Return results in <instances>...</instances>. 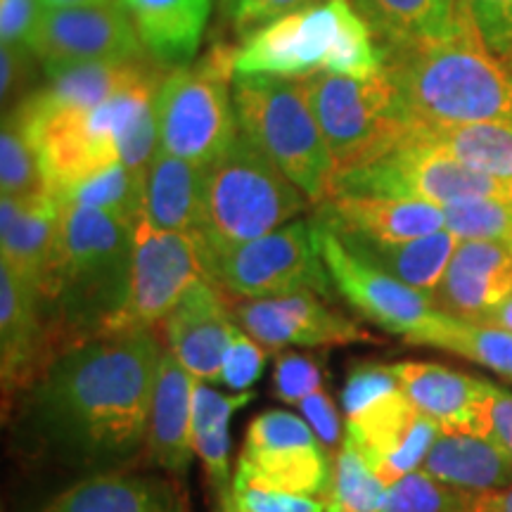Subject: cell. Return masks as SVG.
I'll return each mask as SVG.
<instances>
[{
    "label": "cell",
    "mask_w": 512,
    "mask_h": 512,
    "mask_svg": "<svg viewBox=\"0 0 512 512\" xmlns=\"http://www.w3.org/2000/svg\"><path fill=\"white\" fill-rule=\"evenodd\" d=\"M164 349L152 328L60 349L31 382V430L67 463L98 475L119 472L147 446Z\"/></svg>",
    "instance_id": "6da1fadb"
},
{
    "label": "cell",
    "mask_w": 512,
    "mask_h": 512,
    "mask_svg": "<svg viewBox=\"0 0 512 512\" xmlns=\"http://www.w3.org/2000/svg\"><path fill=\"white\" fill-rule=\"evenodd\" d=\"M413 126H512V72L484 46L463 0L456 27L382 50Z\"/></svg>",
    "instance_id": "7a4b0ae2"
},
{
    "label": "cell",
    "mask_w": 512,
    "mask_h": 512,
    "mask_svg": "<svg viewBox=\"0 0 512 512\" xmlns=\"http://www.w3.org/2000/svg\"><path fill=\"white\" fill-rule=\"evenodd\" d=\"M133 252L136 223L62 204L60 254L43 302L55 339L69 347L112 332L131 297Z\"/></svg>",
    "instance_id": "3957f363"
},
{
    "label": "cell",
    "mask_w": 512,
    "mask_h": 512,
    "mask_svg": "<svg viewBox=\"0 0 512 512\" xmlns=\"http://www.w3.org/2000/svg\"><path fill=\"white\" fill-rule=\"evenodd\" d=\"M382 50L351 0H325L275 19L235 46V74L309 79L380 72Z\"/></svg>",
    "instance_id": "277c9868"
},
{
    "label": "cell",
    "mask_w": 512,
    "mask_h": 512,
    "mask_svg": "<svg viewBox=\"0 0 512 512\" xmlns=\"http://www.w3.org/2000/svg\"><path fill=\"white\" fill-rule=\"evenodd\" d=\"M311 200L245 133L204 169L202 242L207 249L256 240L297 219Z\"/></svg>",
    "instance_id": "5b68a950"
},
{
    "label": "cell",
    "mask_w": 512,
    "mask_h": 512,
    "mask_svg": "<svg viewBox=\"0 0 512 512\" xmlns=\"http://www.w3.org/2000/svg\"><path fill=\"white\" fill-rule=\"evenodd\" d=\"M233 100L240 131L278 166L311 204L330 197L335 162L302 79L235 74Z\"/></svg>",
    "instance_id": "8992f818"
},
{
    "label": "cell",
    "mask_w": 512,
    "mask_h": 512,
    "mask_svg": "<svg viewBox=\"0 0 512 512\" xmlns=\"http://www.w3.org/2000/svg\"><path fill=\"white\" fill-rule=\"evenodd\" d=\"M235 48L216 43L200 62L169 69L157 95L159 147L209 166L240 136L233 100Z\"/></svg>",
    "instance_id": "52a82bcc"
},
{
    "label": "cell",
    "mask_w": 512,
    "mask_h": 512,
    "mask_svg": "<svg viewBox=\"0 0 512 512\" xmlns=\"http://www.w3.org/2000/svg\"><path fill=\"white\" fill-rule=\"evenodd\" d=\"M330 197H387L448 207L477 197L512 200V181L472 169L448 155L444 147L408 131L384 155L337 171Z\"/></svg>",
    "instance_id": "ba28073f"
},
{
    "label": "cell",
    "mask_w": 512,
    "mask_h": 512,
    "mask_svg": "<svg viewBox=\"0 0 512 512\" xmlns=\"http://www.w3.org/2000/svg\"><path fill=\"white\" fill-rule=\"evenodd\" d=\"M302 81L335 174L384 155L411 131L406 102L384 67L373 74H313Z\"/></svg>",
    "instance_id": "9c48e42d"
},
{
    "label": "cell",
    "mask_w": 512,
    "mask_h": 512,
    "mask_svg": "<svg viewBox=\"0 0 512 512\" xmlns=\"http://www.w3.org/2000/svg\"><path fill=\"white\" fill-rule=\"evenodd\" d=\"M202 252L209 278L233 297L268 299L311 292L330 302L337 294L313 221H290L261 238L221 249H207L202 242Z\"/></svg>",
    "instance_id": "30bf717a"
},
{
    "label": "cell",
    "mask_w": 512,
    "mask_h": 512,
    "mask_svg": "<svg viewBox=\"0 0 512 512\" xmlns=\"http://www.w3.org/2000/svg\"><path fill=\"white\" fill-rule=\"evenodd\" d=\"M233 479L328 501L335 482L330 448L294 413L268 411L249 425Z\"/></svg>",
    "instance_id": "8fae6325"
},
{
    "label": "cell",
    "mask_w": 512,
    "mask_h": 512,
    "mask_svg": "<svg viewBox=\"0 0 512 512\" xmlns=\"http://www.w3.org/2000/svg\"><path fill=\"white\" fill-rule=\"evenodd\" d=\"M209 278L197 233L157 230L140 216L136 223L131 297L112 332L155 328L197 280ZM211 280V278H209Z\"/></svg>",
    "instance_id": "7c38bea8"
},
{
    "label": "cell",
    "mask_w": 512,
    "mask_h": 512,
    "mask_svg": "<svg viewBox=\"0 0 512 512\" xmlns=\"http://www.w3.org/2000/svg\"><path fill=\"white\" fill-rule=\"evenodd\" d=\"M316 228L320 254H323L337 294L377 328L406 337L437 309L432 292L415 290V287L401 283L377 266L351 254L332 230L320 223H316Z\"/></svg>",
    "instance_id": "4fadbf2b"
},
{
    "label": "cell",
    "mask_w": 512,
    "mask_h": 512,
    "mask_svg": "<svg viewBox=\"0 0 512 512\" xmlns=\"http://www.w3.org/2000/svg\"><path fill=\"white\" fill-rule=\"evenodd\" d=\"M235 323L264 349L332 347V344L375 342L366 328L330 309L323 297L311 292L287 297L242 299L230 306Z\"/></svg>",
    "instance_id": "5bb4252c"
},
{
    "label": "cell",
    "mask_w": 512,
    "mask_h": 512,
    "mask_svg": "<svg viewBox=\"0 0 512 512\" xmlns=\"http://www.w3.org/2000/svg\"><path fill=\"white\" fill-rule=\"evenodd\" d=\"M31 53L46 62L147 60L124 3L43 10Z\"/></svg>",
    "instance_id": "9a60e30c"
},
{
    "label": "cell",
    "mask_w": 512,
    "mask_h": 512,
    "mask_svg": "<svg viewBox=\"0 0 512 512\" xmlns=\"http://www.w3.org/2000/svg\"><path fill=\"white\" fill-rule=\"evenodd\" d=\"M344 437L351 439L375 475L389 486L420 470L427 451L439 437V425L396 389L363 413L347 418Z\"/></svg>",
    "instance_id": "2e32d148"
},
{
    "label": "cell",
    "mask_w": 512,
    "mask_h": 512,
    "mask_svg": "<svg viewBox=\"0 0 512 512\" xmlns=\"http://www.w3.org/2000/svg\"><path fill=\"white\" fill-rule=\"evenodd\" d=\"M238 328L221 287L197 280L164 318L166 349L197 382H221L223 356Z\"/></svg>",
    "instance_id": "e0dca14e"
},
{
    "label": "cell",
    "mask_w": 512,
    "mask_h": 512,
    "mask_svg": "<svg viewBox=\"0 0 512 512\" xmlns=\"http://www.w3.org/2000/svg\"><path fill=\"white\" fill-rule=\"evenodd\" d=\"M389 370L415 408L437 422L439 432L489 437L494 384L437 363L406 361Z\"/></svg>",
    "instance_id": "ac0fdd59"
},
{
    "label": "cell",
    "mask_w": 512,
    "mask_h": 512,
    "mask_svg": "<svg viewBox=\"0 0 512 512\" xmlns=\"http://www.w3.org/2000/svg\"><path fill=\"white\" fill-rule=\"evenodd\" d=\"M62 204L50 192L0 197V261L46 302L60 254Z\"/></svg>",
    "instance_id": "d6986e66"
},
{
    "label": "cell",
    "mask_w": 512,
    "mask_h": 512,
    "mask_svg": "<svg viewBox=\"0 0 512 512\" xmlns=\"http://www.w3.org/2000/svg\"><path fill=\"white\" fill-rule=\"evenodd\" d=\"M48 351V316L41 294L0 261V377L3 396L38 377Z\"/></svg>",
    "instance_id": "ffe728a7"
},
{
    "label": "cell",
    "mask_w": 512,
    "mask_h": 512,
    "mask_svg": "<svg viewBox=\"0 0 512 512\" xmlns=\"http://www.w3.org/2000/svg\"><path fill=\"white\" fill-rule=\"evenodd\" d=\"M512 294V254L486 240H460L444 278L432 292L439 311L482 318Z\"/></svg>",
    "instance_id": "44dd1931"
},
{
    "label": "cell",
    "mask_w": 512,
    "mask_h": 512,
    "mask_svg": "<svg viewBox=\"0 0 512 512\" xmlns=\"http://www.w3.org/2000/svg\"><path fill=\"white\" fill-rule=\"evenodd\" d=\"M335 235L375 242H408L446 228L444 207L387 197H328L313 219Z\"/></svg>",
    "instance_id": "7402d4cb"
},
{
    "label": "cell",
    "mask_w": 512,
    "mask_h": 512,
    "mask_svg": "<svg viewBox=\"0 0 512 512\" xmlns=\"http://www.w3.org/2000/svg\"><path fill=\"white\" fill-rule=\"evenodd\" d=\"M155 60L133 62H46L48 86L19 102V110L38 114L53 110H93L133 83L152 74Z\"/></svg>",
    "instance_id": "603a6c76"
},
{
    "label": "cell",
    "mask_w": 512,
    "mask_h": 512,
    "mask_svg": "<svg viewBox=\"0 0 512 512\" xmlns=\"http://www.w3.org/2000/svg\"><path fill=\"white\" fill-rule=\"evenodd\" d=\"M197 380L185 370L169 349L159 361V373L152 396L147 451L166 472L185 477L190 470L192 446V399Z\"/></svg>",
    "instance_id": "cb8c5ba5"
},
{
    "label": "cell",
    "mask_w": 512,
    "mask_h": 512,
    "mask_svg": "<svg viewBox=\"0 0 512 512\" xmlns=\"http://www.w3.org/2000/svg\"><path fill=\"white\" fill-rule=\"evenodd\" d=\"M214 0H124L145 53L164 69L188 67L200 50Z\"/></svg>",
    "instance_id": "d4e9b609"
},
{
    "label": "cell",
    "mask_w": 512,
    "mask_h": 512,
    "mask_svg": "<svg viewBox=\"0 0 512 512\" xmlns=\"http://www.w3.org/2000/svg\"><path fill=\"white\" fill-rule=\"evenodd\" d=\"M204 169L157 147L143 174V219L157 230L197 233L202 228Z\"/></svg>",
    "instance_id": "484cf974"
},
{
    "label": "cell",
    "mask_w": 512,
    "mask_h": 512,
    "mask_svg": "<svg viewBox=\"0 0 512 512\" xmlns=\"http://www.w3.org/2000/svg\"><path fill=\"white\" fill-rule=\"evenodd\" d=\"M41 512H185V505L169 479L105 472L72 484Z\"/></svg>",
    "instance_id": "4316f807"
},
{
    "label": "cell",
    "mask_w": 512,
    "mask_h": 512,
    "mask_svg": "<svg viewBox=\"0 0 512 512\" xmlns=\"http://www.w3.org/2000/svg\"><path fill=\"white\" fill-rule=\"evenodd\" d=\"M420 470L472 496L494 494L512 484V460L494 441L475 434L439 432Z\"/></svg>",
    "instance_id": "83f0119b"
},
{
    "label": "cell",
    "mask_w": 512,
    "mask_h": 512,
    "mask_svg": "<svg viewBox=\"0 0 512 512\" xmlns=\"http://www.w3.org/2000/svg\"><path fill=\"white\" fill-rule=\"evenodd\" d=\"M337 238L358 259L368 261L392 278L422 292L437 290L439 280L444 278L451 264L453 252L460 245V240L448 228L408 242H375L354 238V235H337Z\"/></svg>",
    "instance_id": "f1b7e54d"
},
{
    "label": "cell",
    "mask_w": 512,
    "mask_h": 512,
    "mask_svg": "<svg viewBox=\"0 0 512 512\" xmlns=\"http://www.w3.org/2000/svg\"><path fill=\"white\" fill-rule=\"evenodd\" d=\"M380 50L446 36L463 0H351Z\"/></svg>",
    "instance_id": "f546056e"
},
{
    "label": "cell",
    "mask_w": 512,
    "mask_h": 512,
    "mask_svg": "<svg viewBox=\"0 0 512 512\" xmlns=\"http://www.w3.org/2000/svg\"><path fill=\"white\" fill-rule=\"evenodd\" d=\"M403 339L415 347H432L463 356L494 370L512 384V332L508 330L434 309L425 323Z\"/></svg>",
    "instance_id": "4dcf8cb0"
},
{
    "label": "cell",
    "mask_w": 512,
    "mask_h": 512,
    "mask_svg": "<svg viewBox=\"0 0 512 512\" xmlns=\"http://www.w3.org/2000/svg\"><path fill=\"white\" fill-rule=\"evenodd\" d=\"M252 399V392L226 396L211 389L207 382H197L192 399V446L200 456L204 472L214 489V496L223 501L230 494V418Z\"/></svg>",
    "instance_id": "1f68e13d"
},
{
    "label": "cell",
    "mask_w": 512,
    "mask_h": 512,
    "mask_svg": "<svg viewBox=\"0 0 512 512\" xmlns=\"http://www.w3.org/2000/svg\"><path fill=\"white\" fill-rule=\"evenodd\" d=\"M411 131L472 169L512 181V126H411Z\"/></svg>",
    "instance_id": "d6a6232c"
},
{
    "label": "cell",
    "mask_w": 512,
    "mask_h": 512,
    "mask_svg": "<svg viewBox=\"0 0 512 512\" xmlns=\"http://www.w3.org/2000/svg\"><path fill=\"white\" fill-rule=\"evenodd\" d=\"M57 202L110 211L128 223H138L143 216V174L128 169L124 162L110 164L81 178Z\"/></svg>",
    "instance_id": "836d02e7"
},
{
    "label": "cell",
    "mask_w": 512,
    "mask_h": 512,
    "mask_svg": "<svg viewBox=\"0 0 512 512\" xmlns=\"http://www.w3.org/2000/svg\"><path fill=\"white\" fill-rule=\"evenodd\" d=\"M387 484L344 437L335 456V482L325 512H380Z\"/></svg>",
    "instance_id": "e575fe53"
},
{
    "label": "cell",
    "mask_w": 512,
    "mask_h": 512,
    "mask_svg": "<svg viewBox=\"0 0 512 512\" xmlns=\"http://www.w3.org/2000/svg\"><path fill=\"white\" fill-rule=\"evenodd\" d=\"M0 190L10 197L48 192L36 147L12 112L5 114L0 131Z\"/></svg>",
    "instance_id": "d590c367"
},
{
    "label": "cell",
    "mask_w": 512,
    "mask_h": 512,
    "mask_svg": "<svg viewBox=\"0 0 512 512\" xmlns=\"http://www.w3.org/2000/svg\"><path fill=\"white\" fill-rule=\"evenodd\" d=\"M475 501L477 496L415 470L387 486L380 512H472Z\"/></svg>",
    "instance_id": "8d00e7d4"
},
{
    "label": "cell",
    "mask_w": 512,
    "mask_h": 512,
    "mask_svg": "<svg viewBox=\"0 0 512 512\" xmlns=\"http://www.w3.org/2000/svg\"><path fill=\"white\" fill-rule=\"evenodd\" d=\"M446 228L458 240H486L512 254V200H460L444 207Z\"/></svg>",
    "instance_id": "74e56055"
},
{
    "label": "cell",
    "mask_w": 512,
    "mask_h": 512,
    "mask_svg": "<svg viewBox=\"0 0 512 512\" xmlns=\"http://www.w3.org/2000/svg\"><path fill=\"white\" fill-rule=\"evenodd\" d=\"M489 53L512 72V0H465Z\"/></svg>",
    "instance_id": "f35d334b"
},
{
    "label": "cell",
    "mask_w": 512,
    "mask_h": 512,
    "mask_svg": "<svg viewBox=\"0 0 512 512\" xmlns=\"http://www.w3.org/2000/svg\"><path fill=\"white\" fill-rule=\"evenodd\" d=\"M230 501L245 512H325L328 501L313 496L290 494V491L266 489V486L245 484L233 479Z\"/></svg>",
    "instance_id": "ab89813d"
},
{
    "label": "cell",
    "mask_w": 512,
    "mask_h": 512,
    "mask_svg": "<svg viewBox=\"0 0 512 512\" xmlns=\"http://www.w3.org/2000/svg\"><path fill=\"white\" fill-rule=\"evenodd\" d=\"M396 389L401 387L389 366H373V363L358 366L351 370L349 380L344 384V415H347V418H354V415L363 413L366 408L373 406V403L384 399V396L394 394Z\"/></svg>",
    "instance_id": "60d3db41"
},
{
    "label": "cell",
    "mask_w": 512,
    "mask_h": 512,
    "mask_svg": "<svg viewBox=\"0 0 512 512\" xmlns=\"http://www.w3.org/2000/svg\"><path fill=\"white\" fill-rule=\"evenodd\" d=\"M266 363V351L256 339L238 328L233 335V342L223 356L221 366V384H226L233 392H247L252 384L261 377Z\"/></svg>",
    "instance_id": "b9f144b4"
},
{
    "label": "cell",
    "mask_w": 512,
    "mask_h": 512,
    "mask_svg": "<svg viewBox=\"0 0 512 512\" xmlns=\"http://www.w3.org/2000/svg\"><path fill=\"white\" fill-rule=\"evenodd\" d=\"M318 3H325V0H230L226 12L233 22L235 34L247 38L254 31L273 24L275 19Z\"/></svg>",
    "instance_id": "7bdbcfd3"
},
{
    "label": "cell",
    "mask_w": 512,
    "mask_h": 512,
    "mask_svg": "<svg viewBox=\"0 0 512 512\" xmlns=\"http://www.w3.org/2000/svg\"><path fill=\"white\" fill-rule=\"evenodd\" d=\"M275 394L278 399L297 406L299 401L323 387L320 384V370L311 358L297 354H283L275 366Z\"/></svg>",
    "instance_id": "ee69618b"
},
{
    "label": "cell",
    "mask_w": 512,
    "mask_h": 512,
    "mask_svg": "<svg viewBox=\"0 0 512 512\" xmlns=\"http://www.w3.org/2000/svg\"><path fill=\"white\" fill-rule=\"evenodd\" d=\"M41 17V0H0V41L3 46L31 50Z\"/></svg>",
    "instance_id": "f6af8a7d"
},
{
    "label": "cell",
    "mask_w": 512,
    "mask_h": 512,
    "mask_svg": "<svg viewBox=\"0 0 512 512\" xmlns=\"http://www.w3.org/2000/svg\"><path fill=\"white\" fill-rule=\"evenodd\" d=\"M299 413L304 415V420L309 422L311 430L318 434V439L323 441L325 446L332 448L337 444H342V422H339V415H337V408L335 403L328 394H325V389L320 387L316 392L306 396L297 403Z\"/></svg>",
    "instance_id": "bcb514c9"
},
{
    "label": "cell",
    "mask_w": 512,
    "mask_h": 512,
    "mask_svg": "<svg viewBox=\"0 0 512 512\" xmlns=\"http://www.w3.org/2000/svg\"><path fill=\"white\" fill-rule=\"evenodd\" d=\"M34 55L29 48L3 46L0 48V93L3 100L15 95L29 76V57Z\"/></svg>",
    "instance_id": "7dc6e473"
},
{
    "label": "cell",
    "mask_w": 512,
    "mask_h": 512,
    "mask_svg": "<svg viewBox=\"0 0 512 512\" xmlns=\"http://www.w3.org/2000/svg\"><path fill=\"white\" fill-rule=\"evenodd\" d=\"M512 460V394L494 384L489 437Z\"/></svg>",
    "instance_id": "c3c4849f"
},
{
    "label": "cell",
    "mask_w": 512,
    "mask_h": 512,
    "mask_svg": "<svg viewBox=\"0 0 512 512\" xmlns=\"http://www.w3.org/2000/svg\"><path fill=\"white\" fill-rule=\"evenodd\" d=\"M472 512H512V484L503 491L477 496Z\"/></svg>",
    "instance_id": "681fc988"
},
{
    "label": "cell",
    "mask_w": 512,
    "mask_h": 512,
    "mask_svg": "<svg viewBox=\"0 0 512 512\" xmlns=\"http://www.w3.org/2000/svg\"><path fill=\"white\" fill-rule=\"evenodd\" d=\"M477 320H482V323H486V325H494V328L512 332V294L505 299V302L498 304L494 311H489L486 316L477 318Z\"/></svg>",
    "instance_id": "f907efd6"
},
{
    "label": "cell",
    "mask_w": 512,
    "mask_h": 512,
    "mask_svg": "<svg viewBox=\"0 0 512 512\" xmlns=\"http://www.w3.org/2000/svg\"><path fill=\"white\" fill-rule=\"evenodd\" d=\"M114 3H124V0H41L43 10L91 8V5H114Z\"/></svg>",
    "instance_id": "816d5d0a"
},
{
    "label": "cell",
    "mask_w": 512,
    "mask_h": 512,
    "mask_svg": "<svg viewBox=\"0 0 512 512\" xmlns=\"http://www.w3.org/2000/svg\"><path fill=\"white\" fill-rule=\"evenodd\" d=\"M216 512H245V510H240L238 505L230 501V496H226L223 501H219V508H216Z\"/></svg>",
    "instance_id": "f5cc1de1"
},
{
    "label": "cell",
    "mask_w": 512,
    "mask_h": 512,
    "mask_svg": "<svg viewBox=\"0 0 512 512\" xmlns=\"http://www.w3.org/2000/svg\"><path fill=\"white\" fill-rule=\"evenodd\" d=\"M228 5H230V0H223V8H228Z\"/></svg>",
    "instance_id": "db71d44e"
}]
</instances>
